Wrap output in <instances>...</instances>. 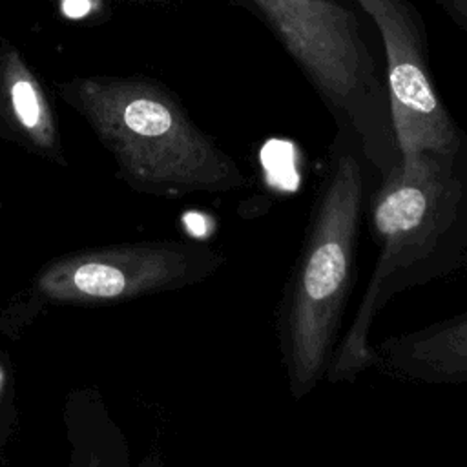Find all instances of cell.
Returning a JSON list of instances; mask_svg holds the SVG:
<instances>
[{"label":"cell","mask_w":467,"mask_h":467,"mask_svg":"<svg viewBox=\"0 0 467 467\" xmlns=\"http://www.w3.org/2000/svg\"><path fill=\"white\" fill-rule=\"evenodd\" d=\"M372 186L374 173L358 142L336 128L274 316L279 359L294 401L325 379L337 348Z\"/></svg>","instance_id":"cell-2"},{"label":"cell","mask_w":467,"mask_h":467,"mask_svg":"<svg viewBox=\"0 0 467 467\" xmlns=\"http://www.w3.org/2000/svg\"><path fill=\"white\" fill-rule=\"evenodd\" d=\"M58 97L111 153L119 177L159 197L230 193L248 184L239 162L195 124L181 99L146 75H77Z\"/></svg>","instance_id":"cell-3"},{"label":"cell","mask_w":467,"mask_h":467,"mask_svg":"<svg viewBox=\"0 0 467 467\" xmlns=\"http://www.w3.org/2000/svg\"><path fill=\"white\" fill-rule=\"evenodd\" d=\"M104 2H117L126 5H168L175 0H104Z\"/></svg>","instance_id":"cell-10"},{"label":"cell","mask_w":467,"mask_h":467,"mask_svg":"<svg viewBox=\"0 0 467 467\" xmlns=\"http://www.w3.org/2000/svg\"><path fill=\"white\" fill-rule=\"evenodd\" d=\"M467 36V0H432Z\"/></svg>","instance_id":"cell-9"},{"label":"cell","mask_w":467,"mask_h":467,"mask_svg":"<svg viewBox=\"0 0 467 467\" xmlns=\"http://www.w3.org/2000/svg\"><path fill=\"white\" fill-rule=\"evenodd\" d=\"M383 376L420 385L467 383V312L374 345Z\"/></svg>","instance_id":"cell-8"},{"label":"cell","mask_w":467,"mask_h":467,"mask_svg":"<svg viewBox=\"0 0 467 467\" xmlns=\"http://www.w3.org/2000/svg\"><path fill=\"white\" fill-rule=\"evenodd\" d=\"M365 213L378 257L327 370L332 385L374 368L370 330L396 294L467 266V135L452 148L401 153L398 166L374 181Z\"/></svg>","instance_id":"cell-1"},{"label":"cell","mask_w":467,"mask_h":467,"mask_svg":"<svg viewBox=\"0 0 467 467\" xmlns=\"http://www.w3.org/2000/svg\"><path fill=\"white\" fill-rule=\"evenodd\" d=\"M370 20L383 49V77L401 153L452 148L467 133L440 97L431 67L421 13L412 0H354Z\"/></svg>","instance_id":"cell-6"},{"label":"cell","mask_w":467,"mask_h":467,"mask_svg":"<svg viewBox=\"0 0 467 467\" xmlns=\"http://www.w3.org/2000/svg\"><path fill=\"white\" fill-rule=\"evenodd\" d=\"M255 16L347 130L374 181L400 162L378 35L354 0H226Z\"/></svg>","instance_id":"cell-4"},{"label":"cell","mask_w":467,"mask_h":467,"mask_svg":"<svg viewBox=\"0 0 467 467\" xmlns=\"http://www.w3.org/2000/svg\"><path fill=\"white\" fill-rule=\"evenodd\" d=\"M0 137L44 161L67 166L46 86L20 47L5 38H0Z\"/></svg>","instance_id":"cell-7"},{"label":"cell","mask_w":467,"mask_h":467,"mask_svg":"<svg viewBox=\"0 0 467 467\" xmlns=\"http://www.w3.org/2000/svg\"><path fill=\"white\" fill-rule=\"evenodd\" d=\"M224 263L221 250L197 239L126 243L53 259L36 292L53 303H119L197 285Z\"/></svg>","instance_id":"cell-5"}]
</instances>
